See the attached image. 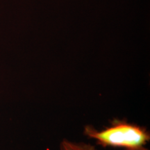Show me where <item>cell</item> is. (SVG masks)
I'll use <instances>...</instances> for the list:
<instances>
[{
  "instance_id": "cell-1",
  "label": "cell",
  "mask_w": 150,
  "mask_h": 150,
  "mask_svg": "<svg viewBox=\"0 0 150 150\" xmlns=\"http://www.w3.org/2000/svg\"><path fill=\"white\" fill-rule=\"evenodd\" d=\"M83 134L103 147L149 150L147 147L150 140L149 131L145 127L128 122L126 120L113 119L108 127L101 130L87 125L84 127Z\"/></svg>"
},
{
  "instance_id": "cell-2",
  "label": "cell",
  "mask_w": 150,
  "mask_h": 150,
  "mask_svg": "<svg viewBox=\"0 0 150 150\" xmlns=\"http://www.w3.org/2000/svg\"><path fill=\"white\" fill-rule=\"evenodd\" d=\"M60 150H99L90 143L83 142H74L72 140L63 139L60 142Z\"/></svg>"
}]
</instances>
